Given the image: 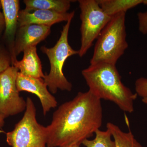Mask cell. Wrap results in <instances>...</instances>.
<instances>
[{
	"label": "cell",
	"instance_id": "1",
	"mask_svg": "<svg viewBox=\"0 0 147 147\" xmlns=\"http://www.w3.org/2000/svg\"><path fill=\"white\" fill-rule=\"evenodd\" d=\"M102 121L101 100L90 91L79 92L53 113L51 123L46 127L47 146L80 145L99 129Z\"/></svg>",
	"mask_w": 147,
	"mask_h": 147
},
{
	"label": "cell",
	"instance_id": "2",
	"mask_svg": "<svg viewBox=\"0 0 147 147\" xmlns=\"http://www.w3.org/2000/svg\"><path fill=\"white\" fill-rule=\"evenodd\" d=\"M90 91L98 98L112 101L123 112L134 111L137 94L122 83L116 65L106 63L90 65L82 71Z\"/></svg>",
	"mask_w": 147,
	"mask_h": 147
},
{
	"label": "cell",
	"instance_id": "3",
	"mask_svg": "<svg viewBox=\"0 0 147 147\" xmlns=\"http://www.w3.org/2000/svg\"><path fill=\"white\" fill-rule=\"evenodd\" d=\"M125 13L113 16L98 37L90 65L106 63L116 65L128 47L126 40Z\"/></svg>",
	"mask_w": 147,
	"mask_h": 147
},
{
	"label": "cell",
	"instance_id": "4",
	"mask_svg": "<svg viewBox=\"0 0 147 147\" xmlns=\"http://www.w3.org/2000/svg\"><path fill=\"white\" fill-rule=\"evenodd\" d=\"M73 18H70L63 27L59 39L54 47L48 48L42 46L40 48L47 55L50 64V73L45 75L43 80L50 92L54 94L58 89L67 91L72 90V84L64 75L63 67L67 58L79 54L78 50L72 49L68 42L69 31Z\"/></svg>",
	"mask_w": 147,
	"mask_h": 147
},
{
	"label": "cell",
	"instance_id": "5",
	"mask_svg": "<svg viewBox=\"0 0 147 147\" xmlns=\"http://www.w3.org/2000/svg\"><path fill=\"white\" fill-rule=\"evenodd\" d=\"M26 101L24 115L13 130L6 134V142L11 147H46V127L38 122L36 108L32 100L28 97Z\"/></svg>",
	"mask_w": 147,
	"mask_h": 147
},
{
	"label": "cell",
	"instance_id": "6",
	"mask_svg": "<svg viewBox=\"0 0 147 147\" xmlns=\"http://www.w3.org/2000/svg\"><path fill=\"white\" fill-rule=\"evenodd\" d=\"M78 2L82 22L81 45L78 55L82 57L86 54L112 17L103 11L97 0H79Z\"/></svg>",
	"mask_w": 147,
	"mask_h": 147
},
{
	"label": "cell",
	"instance_id": "7",
	"mask_svg": "<svg viewBox=\"0 0 147 147\" xmlns=\"http://www.w3.org/2000/svg\"><path fill=\"white\" fill-rule=\"evenodd\" d=\"M18 69L11 65L0 74V116L5 119L20 114L26 108L16 86Z\"/></svg>",
	"mask_w": 147,
	"mask_h": 147
},
{
	"label": "cell",
	"instance_id": "8",
	"mask_svg": "<svg viewBox=\"0 0 147 147\" xmlns=\"http://www.w3.org/2000/svg\"><path fill=\"white\" fill-rule=\"evenodd\" d=\"M16 86L19 92L26 91L36 95L41 102L44 116L57 106V101L47 89V85L43 79L25 76L18 71Z\"/></svg>",
	"mask_w": 147,
	"mask_h": 147
},
{
	"label": "cell",
	"instance_id": "9",
	"mask_svg": "<svg viewBox=\"0 0 147 147\" xmlns=\"http://www.w3.org/2000/svg\"><path fill=\"white\" fill-rule=\"evenodd\" d=\"M51 27L31 24L18 28L14 42L13 56L16 57L29 47H36L51 32Z\"/></svg>",
	"mask_w": 147,
	"mask_h": 147
},
{
	"label": "cell",
	"instance_id": "10",
	"mask_svg": "<svg viewBox=\"0 0 147 147\" xmlns=\"http://www.w3.org/2000/svg\"><path fill=\"white\" fill-rule=\"evenodd\" d=\"M5 21L3 35L4 45L11 56L12 63L17 59L13 56L14 42L18 29V19L20 9L18 0H0Z\"/></svg>",
	"mask_w": 147,
	"mask_h": 147
},
{
	"label": "cell",
	"instance_id": "11",
	"mask_svg": "<svg viewBox=\"0 0 147 147\" xmlns=\"http://www.w3.org/2000/svg\"><path fill=\"white\" fill-rule=\"evenodd\" d=\"M75 12L60 13L50 10L38 9L27 11L24 10L19 11L18 19V28L31 24L52 26L57 23L67 21L73 17Z\"/></svg>",
	"mask_w": 147,
	"mask_h": 147
},
{
	"label": "cell",
	"instance_id": "12",
	"mask_svg": "<svg viewBox=\"0 0 147 147\" xmlns=\"http://www.w3.org/2000/svg\"><path fill=\"white\" fill-rule=\"evenodd\" d=\"M24 57L21 61L16 60L12 65L18 69V71L25 76L44 79L41 61L37 53L36 46L29 47L24 50Z\"/></svg>",
	"mask_w": 147,
	"mask_h": 147
},
{
	"label": "cell",
	"instance_id": "13",
	"mask_svg": "<svg viewBox=\"0 0 147 147\" xmlns=\"http://www.w3.org/2000/svg\"><path fill=\"white\" fill-rule=\"evenodd\" d=\"M69 0H24V10L27 11L41 9L66 13L69 9L71 3Z\"/></svg>",
	"mask_w": 147,
	"mask_h": 147
},
{
	"label": "cell",
	"instance_id": "14",
	"mask_svg": "<svg viewBox=\"0 0 147 147\" xmlns=\"http://www.w3.org/2000/svg\"><path fill=\"white\" fill-rule=\"evenodd\" d=\"M104 12L110 17L121 12H126L129 9L142 3L143 0H97Z\"/></svg>",
	"mask_w": 147,
	"mask_h": 147
},
{
	"label": "cell",
	"instance_id": "15",
	"mask_svg": "<svg viewBox=\"0 0 147 147\" xmlns=\"http://www.w3.org/2000/svg\"><path fill=\"white\" fill-rule=\"evenodd\" d=\"M106 127L114 138L116 147H144L135 139L130 130L127 132H124L118 126L111 122L107 123Z\"/></svg>",
	"mask_w": 147,
	"mask_h": 147
},
{
	"label": "cell",
	"instance_id": "16",
	"mask_svg": "<svg viewBox=\"0 0 147 147\" xmlns=\"http://www.w3.org/2000/svg\"><path fill=\"white\" fill-rule=\"evenodd\" d=\"M95 134L94 139H86L82 144L86 147H116L115 143L111 139L112 134L108 129L105 131L97 129Z\"/></svg>",
	"mask_w": 147,
	"mask_h": 147
},
{
	"label": "cell",
	"instance_id": "17",
	"mask_svg": "<svg viewBox=\"0 0 147 147\" xmlns=\"http://www.w3.org/2000/svg\"><path fill=\"white\" fill-rule=\"evenodd\" d=\"M12 64L11 56L4 43L0 41V74L5 71Z\"/></svg>",
	"mask_w": 147,
	"mask_h": 147
},
{
	"label": "cell",
	"instance_id": "18",
	"mask_svg": "<svg viewBox=\"0 0 147 147\" xmlns=\"http://www.w3.org/2000/svg\"><path fill=\"white\" fill-rule=\"evenodd\" d=\"M135 89L137 95L144 98L147 97V78L140 77L136 80Z\"/></svg>",
	"mask_w": 147,
	"mask_h": 147
},
{
	"label": "cell",
	"instance_id": "19",
	"mask_svg": "<svg viewBox=\"0 0 147 147\" xmlns=\"http://www.w3.org/2000/svg\"><path fill=\"white\" fill-rule=\"evenodd\" d=\"M139 21V30L143 34H147V11L139 12L137 14Z\"/></svg>",
	"mask_w": 147,
	"mask_h": 147
},
{
	"label": "cell",
	"instance_id": "20",
	"mask_svg": "<svg viewBox=\"0 0 147 147\" xmlns=\"http://www.w3.org/2000/svg\"><path fill=\"white\" fill-rule=\"evenodd\" d=\"M1 1H0V37L4 31L5 26L3 14L2 11L1 10Z\"/></svg>",
	"mask_w": 147,
	"mask_h": 147
},
{
	"label": "cell",
	"instance_id": "21",
	"mask_svg": "<svg viewBox=\"0 0 147 147\" xmlns=\"http://www.w3.org/2000/svg\"><path fill=\"white\" fill-rule=\"evenodd\" d=\"M4 119L2 118L0 116V128H2L4 126L5 124Z\"/></svg>",
	"mask_w": 147,
	"mask_h": 147
},
{
	"label": "cell",
	"instance_id": "22",
	"mask_svg": "<svg viewBox=\"0 0 147 147\" xmlns=\"http://www.w3.org/2000/svg\"><path fill=\"white\" fill-rule=\"evenodd\" d=\"M142 102H144L145 104L147 105V97L144 98H142Z\"/></svg>",
	"mask_w": 147,
	"mask_h": 147
},
{
	"label": "cell",
	"instance_id": "23",
	"mask_svg": "<svg viewBox=\"0 0 147 147\" xmlns=\"http://www.w3.org/2000/svg\"><path fill=\"white\" fill-rule=\"evenodd\" d=\"M65 147H80V145L78 144H74L71 145V146H69Z\"/></svg>",
	"mask_w": 147,
	"mask_h": 147
},
{
	"label": "cell",
	"instance_id": "24",
	"mask_svg": "<svg viewBox=\"0 0 147 147\" xmlns=\"http://www.w3.org/2000/svg\"><path fill=\"white\" fill-rule=\"evenodd\" d=\"M142 3L145 5H147V0H143Z\"/></svg>",
	"mask_w": 147,
	"mask_h": 147
}]
</instances>
